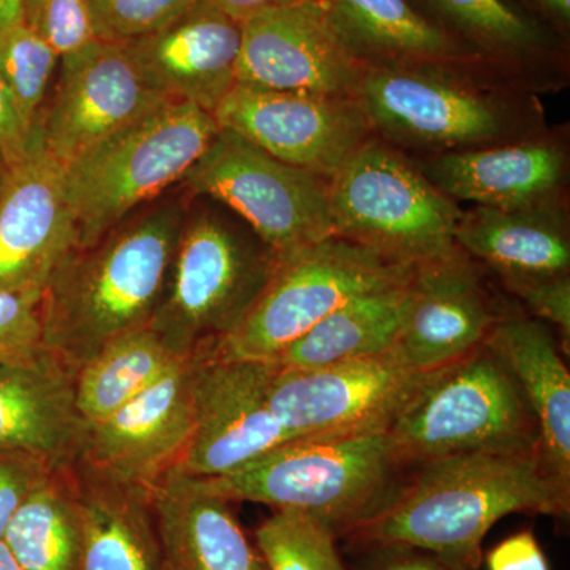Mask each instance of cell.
Segmentation results:
<instances>
[{
    "label": "cell",
    "instance_id": "cell-9",
    "mask_svg": "<svg viewBox=\"0 0 570 570\" xmlns=\"http://www.w3.org/2000/svg\"><path fill=\"white\" fill-rule=\"evenodd\" d=\"M183 183L190 197L235 213L277 262L333 235L330 179L285 164L230 130L214 135Z\"/></svg>",
    "mask_w": 570,
    "mask_h": 570
},
{
    "label": "cell",
    "instance_id": "cell-15",
    "mask_svg": "<svg viewBox=\"0 0 570 570\" xmlns=\"http://www.w3.org/2000/svg\"><path fill=\"white\" fill-rule=\"evenodd\" d=\"M195 355L184 356L153 387L105 419L88 423L75 463L127 485L151 490L179 468L194 428Z\"/></svg>",
    "mask_w": 570,
    "mask_h": 570
},
{
    "label": "cell",
    "instance_id": "cell-26",
    "mask_svg": "<svg viewBox=\"0 0 570 570\" xmlns=\"http://www.w3.org/2000/svg\"><path fill=\"white\" fill-rule=\"evenodd\" d=\"M333 28L365 67L461 61L466 51L407 0H318Z\"/></svg>",
    "mask_w": 570,
    "mask_h": 570
},
{
    "label": "cell",
    "instance_id": "cell-30",
    "mask_svg": "<svg viewBox=\"0 0 570 570\" xmlns=\"http://www.w3.org/2000/svg\"><path fill=\"white\" fill-rule=\"evenodd\" d=\"M337 539L324 521L295 510H275L255 531L254 542L266 570H347Z\"/></svg>",
    "mask_w": 570,
    "mask_h": 570
},
{
    "label": "cell",
    "instance_id": "cell-24",
    "mask_svg": "<svg viewBox=\"0 0 570 570\" xmlns=\"http://www.w3.org/2000/svg\"><path fill=\"white\" fill-rule=\"evenodd\" d=\"M81 515L78 570H164L153 490L73 463Z\"/></svg>",
    "mask_w": 570,
    "mask_h": 570
},
{
    "label": "cell",
    "instance_id": "cell-3",
    "mask_svg": "<svg viewBox=\"0 0 570 570\" xmlns=\"http://www.w3.org/2000/svg\"><path fill=\"white\" fill-rule=\"evenodd\" d=\"M277 258L239 217L186 209L163 302L149 328L179 358L208 351L242 324Z\"/></svg>",
    "mask_w": 570,
    "mask_h": 570
},
{
    "label": "cell",
    "instance_id": "cell-38",
    "mask_svg": "<svg viewBox=\"0 0 570 570\" xmlns=\"http://www.w3.org/2000/svg\"><path fill=\"white\" fill-rule=\"evenodd\" d=\"M489 570H550L549 560L531 531L502 540L485 558Z\"/></svg>",
    "mask_w": 570,
    "mask_h": 570
},
{
    "label": "cell",
    "instance_id": "cell-2",
    "mask_svg": "<svg viewBox=\"0 0 570 570\" xmlns=\"http://www.w3.org/2000/svg\"><path fill=\"white\" fill-rule=\"evenodd\" d=\"M186 209L183 200H164L92 245L71 247L41 294V344L78 371L110 341L149 326Z\"/></svg>",
    "mask_w": 570,
    "mask_h": 570
},
{
    "label": "cell",
    "instance_id": "cell-10",
    "mask_svg": "<svg viewBox=\"0 0 570 570\" xmlns=\"http://www.w3.org/2000/svg\"><path fill=\"white\" fill-rule=\"evenodd\" d=\"M376 137L407 148L498 145L517 130L515 110L444 63L371 66L355 92Z\"/></svg>",
    "mask_w": 570,
    "mask_h": 570
},
{
    "label": "cell",
    "instance_id": "cell-21",
    "mask_svg": "<svg viewBox=\"0 0 570 570\" xmlns=\"http://www.w3.org/2000/svg\"><path fill=\"white\" fill-rule=\"evenodd\" d=\"M423 164L422 174L453 202L528 209L557 205L568 157L557 142L528 140L438 153Z\"/></svg>",
    "mask_w": 570,
    "mask_h": 570
},
{
    "label": "cell",
    "instance_id": "cell-17",
    "mask_svg": "<svg viewBox=\"0 0 570 570\" xmlns=\"http://www.w3.org/2000/svg\"><path fill=\"white\" fill-rule=\"evenodd\" d=\"M365 69L318 0L265 11L242 24L236 85L355 97Z\"/></svg>",
    "mask_w": 570,
    "mask_h": 570
},
{
    "label": "cell",
    "instance_id": "cell-18",
    "mask_svg": "<svg viewBox=\"0 0 570 570\" xmlns=\"http://www.w3.org/2000/svg\"><path fill=\"white\" fill-rule=\"evenodd\" d=\"M501 316L463 250L415 265L393 351L414 370H439L482 346Z\"/></svg>",
    "mask_w": 570,
    "mask_h": 570
},
{
    "label": "cell",
    "instance_id": "cell-23",
    "mask_svg": "<svg viewBox=\"0 0 570 570\" xmlns=\"http://www.w3.org/2000/svg\"><path fill=\"white\" fill-rule=\"evenodd\" d=\"M483 346L508 371L534 419L543 466L570 485V374L549 326L523 314L499 316Z\"/></svg>",
    "mask_w": 570,
    "mask_h": 570
},
{
    "label": "cell",
    "instance_id": "cell-16",
    "mask_svg": "<svg viewBox=\"0 0 570 570\" xmlns=\"http://www.w3.org/2000/svg\"><path fill=\"white\" fill-rule=\"evenodd\" d=\"M75 245L66 170L33 122L26 151L11 165L0 193V291L43 294L56 266Z\"/></svg>",
    "mask_w": 570,
    "mask_h": 570
},
{
    "label": "cell",
    "instance_id": "cell-25",
    "mask_svg": "<svg viewBox=\"0 0 570 570\" xmlns=\"http://www.w3.org/2000/svg\"><path fill=\"white\" fill-rule=\"evenodd\" d=\"M455 245L493 269L502 284L570 272L569 230L557 205L528 209L475 206L461 214Z\"/></svg>",
    "mask_w": 570,
    "mask_h": 570
},
{
    "label": "cell",
    "instance_id": "cell-27",
    "mask_svg": "<svg viewBox=\"0 0 570 570\" xmlns=\"http://www.w3.org/2000/svg\"><path fill=\"white\" fill-rule=\"evenodd\" d=\"M406 284L356 296L311 326L272 363L291 370H316L392 351Z\"/></svg>",
    "mask_w": 570,
    "mask_h": 570
},
{
    "label": "cell",
    "instance_id": "cell-14",
    "mask_svg": "<svg viewBox=\"0 0 570 570\" xmlns=\"http://www.w3.org/2000/svg\"><path fill=\"white\" fill-rule=\"evenodd\" d=\"M168 100L141 80L121 43L96 40L61 58L55 92L36 122L66 167Z\"/></svg>",
    "mask_w": 570,
    "mask_h": 570
},
{
    "label": "cell",
    "instance_id": "cell-28",
    "mask_svg": "<svg viewBox=\"0 0 570 570\" xmlns=\"http://www.w3.org/2000/svg\"><path fill=\"white\" fill-rule=\"evenodd\" d=\"M2 542L24 570H78L81 515L73 463L52 468L11 517Z\"/></svg>",
    "mask_w": 570,
    "mask_h": 570
},
{
    "label": "cell",
    "instance_id": "cell-11",
    "mask_svg": "<svg viewBox=\"0 0 570 570\" xmlns=\"http://www.w3.org/2000/svg\"><path fill=\"white\" fill-rule=\"evenodd\" d=\"M276 366L269 406L291 441L387 434L428 373L395 351L316 370Z\"/></svg>",
    "mask_w": 570,
    "mask_h": 570
},
{
    "label": "cell",
    "instance_id": "cell-44",
    "mask_svg": "<svg viewBox=\"0 0 570 570\" xmlns=\"http://www.w3.org/2000/svg\"><path fill=\"white\" fill-rule=\"evenodd\" d=\"M0 570H24L14 560L13 554L10 553L2 540H0Z\"/></svg>",
    "mask_w": 570,
    "mask_h": 570
},
{
    "label": "cell",
    "instance_id": "cell-32",
    "mask_svg": "<svg viewBox=\"0 0 570 570\" xmlns=\"http://www.w3.org/2000/svg\"><path fill=\"white\" fill-rule=\"evenodd\" d=\"M460 32L491 51L521 55L538 50L543 33L504 0H428Z\"/></svg>",
    "mask_w": 570,
    "mask_h": 570
},
{
    "label": "cell",
    "instance_id": "cell-31",
    "mask_svg": "<svg viewBox=\"0 0 570 570\" xmlns=\"http://www.w3.org/2000/svg\"><path fill=\"white\" fill-rule=\"evenodd\" d=\"M59 62L58 52L24 21L0 31V80L29 129L39 118Z\"/></svg>",
    "mask_w": 570,
    "mask_h": 570
},
{
    "label": "cell",
    "instance_id": "cell-40",
    "mask_svg": "<svg viewBox=\"0 0 570 570\" xmlns=\"http://www.w3.org/2000/svg\"><path fill=\"white\" fill-rule=\"evenodd\" d=\"M31 130L22 122L6 86L0 80V149L6 154L10 167L24 154Z\"/></svg>",
    "mask_w": 570,
    "mask_h": 570
},
{
    "label": "cell",
    "instance_id": "cell-7",
    "mask_svg": "<svg viewBox=\"0 0 570 570\" xmlns=\"http://www.w3.org/2000/svg\"><path fill=\"white\" fill-rule=\"evenodd\" d=\"M461 214L417 164L376 135L330 179L333 235L403 264L455 253Z\"/></svg>",
    "mask_w": 570,
    "mask_h": 570
},
{
    "label": "cell",
    "instance_id": "cell-37",
    "mask_svg": "<svg viewBox=\"0 0 570 570\" xmlns=\"http://www.w3.org/2000/svg\"><path fill=\"white\" fill-rule=\"evenodd\" d=\"M519 296L539 321L549 322L560 330L566 346L570 343V276L547 279L513 281L504 284Z\"/></svg>",
    "mask_w": 570,
    "mask_h": 570
},
{
    "label": "cell",
    "instance_id": "cell-45",
    "mask_svg": "<svg viewBox=\"0 0 570 570\" xmlns=\"http://www.w3.org/2000/svg\"><path fill=\"white\" fill-rule=\"evenodd\" d=\"M10 165L7 163L6 154L0 149V193H2L3 184L7 181L9 176Z\"/></svg>",
    "mask_w": 570,
    "mask_h": 570
},
{
    "label": "cell",
    "instance_id": "cell-35",
    "mask_svg": "<svg viewBox=\"0 0 570 570\" xmlns=\"http://www.w3.org/2000/svg\"><path fill=\"white\" fill-rule=\"evenodd\" d=\"M48 461L28 453L0 450V540L11 517L52 471Z\"/></svg>",
    "mask_w": 570,
    "mask_h": 570
},
{
    "label": "cell",
    "instance_id": "cell-13",
    "mask_svg": "<svg viewBox=\"0 0 570 570\" xmlns=\"http://www.w3.org/2000/svg\"><path fill=\"white\" fill-rule=\"evenodd\" d=\"M213 116L220 129L328 179L374 135L354 96L236 85Z\"/></svg>",
    "mask_w": 570,
    "mask_h": 570
},
{
    "label": "cell",
    "instance_id": "cell-20",
    "mask_svg": "<svg viewBox=\"0 0 570 570\" xmlns=\"http://www.w3.org/2000/svg\"><path fill=\"white\" fill-rule=\"evenodd\" d=\"M75 376L41 343L0 358V450L52 466L75 463L88 426L75 403Z\"/></svg>",
    "mask_w": 570,
    "mask_h": 570
},
{
    "label": "cell",
    "instance_id": "cell-8",
    "mask_svg": "<svg viewBox=\"0 0 570 570\" xmlns=\"http://www.w3.org/2000/svg\"><path fill=\"white\" fill-rule=\"evenodd\" d=\"M415 265L393 261L330 235L277 262L253 309L230 335L208 348L225 360L275 362L311 326L351 299L404 285Z\"/></svg>",
    "mask_w": 570,
    "mask_h": 570
},
{
    "label": "cell",
    "instance_id": "cell-4",
    "mask_svg": "<svg viewBox=\"0 0 570 570\" xmlns=\"http://www.w3.org/2000/svg\"><path fill=\"white\" fill-rule=\"evenodd\" d=\"M387 434L288 441L224 478L206 479L230 502L295 510L337 532L373 517L403 483Z\"/></svg>",
    "mask_w": 570,
    "mask_h": 570
},
{
    "label": "cell",
    "instance_id": "cell-34",
    "mask_svg": "<svg viewBox=\"0 0 570 570\" xmlns=\"http://www.w3.org/2000/svg\"><path fill=\"white\" fill-rule=\"evenodd\" d=\"M24 22L58 52L59 58L99 40L88 0H26Z\"/></svg>",
    "mask_w": 570,
    "mask_h": 570
},
{
    "label": "cell",
    "instance_id": "cell-1",
    "mask_svg": "<svg viewBox=\"0 0 570 570\" xmlns=\"http://www.w3.org/2000/svg\"><path fill=\"white\" fill-rule=\"evenodd\" d=\"M412 469L384 508L341 538L356 549L403 547L449 570H479L483 539L504 517H569L570 485L539 452L461 453Z\"/></svg>",
    "mask_w": 570,
    "mask_h": 570
},
{
    "label": "cell",
    "instance_id": "cell-6",
    "mask_svg": "<svg viewBox=\"0 0 570 570\" xmlns=\"http://www.w3.org/2000/svg\"><path fill=\"white\" fill-rule=\"evenodd\" d=\"M387 436L404 469L461 453L539 452L534 419L483 344L431 371Z\"/></svg>",
    "mask_w": 570,
    "mask_h": 570
},
{
    "label": "cell",
    "instance_id": "cell-42",
    "mask_svg": "<svg viewBox=\"0 0 570 570\" xmlns=\"http://www.w3.org/2000/svg\"><path fill=\"white\" fill-rule=\"evenodd\" d=\"M26 0H0V31L24 21Z\"/></svg>",
    "mask_w": 570,
    "mask_h": 570
},
{
    "label": "cell",
    "instance_id": "cell-19",
    "mask_svg": "<svg viewBox=\"0 0 570 570\" xmlns=\"http://www.w3.org/2000/svg\"><path fill=\"white\" fill-rule=\"evenodd\" d=\"M121 45L149 88L213 115L236 86L242 24L197 0L159 31Z\"/></svg>",
    "mask_w": 570,
    "mask_h": 570
},
{
    "label": "cell",
    "instance_id": "cell-43",
    "mask_svg": "<svg viewBox=\"0 0 570 570\" xmlns=\"http://www.w3.org/2000/svg\"><path fill=\"white\" fill-rule=\"evenodd\" d=\"M535 2L558 20L566 22L570 20V0H535Z\"/></svg>",
    "mask_w": 570,
    "mask_h": 570
},
{
    "label": "cell",
    "instance_id": "cell-41",
    "mask_svg": "<svg viewBox=\"0 0 570 570\" xmlns=\"http://www.w3.org/2000/svg\"><path fill=\"white\" fill-rule=\"evenodd\" d=\"M200 2L208 3V6L230 17L232 20L243 24L255 14L298 6V3L311 2V0H200Z\"/></svg>",
    "mask_w": 570,
    "mask_h": 570
},
{
    "label": "cell",
    "instance_id": "cell-33",
    "mask_svg": "<svg viewBox=\"0 0 570 570\" xmlns=\"http://www.w3.org/2000/svg\"><path fill=\"white\" fill-rule=\"evenodd\" d=\"M197 0H88L97 39L127 43L159 31Z\"/></svg>",
    "mask_w": 570,
    "mask_h": 570
},
{
    "label": "cell",
    "instance_id": "cell-39",
    "mask_svg": "<svg viewBox=\"0 0 570 570\" xmlns=\"http://www.w3.org/2000/svg\"><path fill=\"white\" fill-rule=\"evenodd\" d=\"M365 562L358 570H449L423 551L403 547H373L362 549Z\"/></svg>",
    "mask_w": 570,
    "mask_h": 570
},
{
    "label": "cell",
    "instance_id": "cell-5",
    "mask_svg": "<svg viewBox=\"0 0 570 570\" xmlns=\"http://www.w3.org/2000/svg\"><path fill=\"white\" fill-rule=\"evenodd\" d=\"M219 129L212 112L168 100L66 165L75 246L92 245L183 181Z\"/></svg>",
    "mask_w": 570,
    "mask_h": 570
},
{
    "label": "cell",
    "instance_id": "cell-12",
    "mask_svg": "<svg viewBox=\"0 0 570 570\" xmlns=\"http://www.w3.org/2000/svg\"><path fill=\"white\" fill-rule=\"evenodd\" d=\"M275 370L272 362L195 354L193 436L178 469L224 478L291 441L269 406Z\"/></svg>",
    "mask_w": 570,
    "mask_h": 570
},
{
    "label": "cell",
    "instance_id": "cell-29",
    "mask_svg": "<svg viewBox=\"0 0 570 570\" xmlns=\"http://www.w3.org/2000/svg\"><path fill=\"white\" fill-rule=\"evenodd\" d=\"M179 360L149 326L116 337L78 367V412L86 423L104 422L153 387Z\"/></svg>",
    "mask_w": 570,
    "mask_h": 570
},
{
    "label": "cell",
    "instance_id": "cell-36",
    "mask_svg": "<svg viewBox=\"0 0 570 570\" xmlns=\"http://www.w3.org/2000/svg\"><path fill=\"white\" fill-rule=\"evenodd\" d=\"M41 295L0 291V358L41 343Z\"/></svg>",
    "mask_w": 570,
    "mask_h": 570
},
{
    "label": "cell",
    "instance_id": "cell-22",
    "mask_svg": "<svg viewBox=\"0 0 570 570\" xmlns=\"http://www.w3.org/2000/svg\"><path fill=\"white\" fill-rule=\"evenodd\" d=\"M151 490L164 570H266L261 551L232 512V502L208 480L176 468Z\"/></svg>",
    "mask_w": 570,
    "mask_h": 570
}]
</instances>
